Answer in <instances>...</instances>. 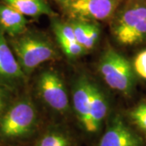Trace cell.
Returning a JSON list of instances; mask_svg holds the SVG:
<instances>
[{
  "label": "cell",
  "instance_id": "obj_15",
  "mask_svg": "<svg viewBox=\"0 0 146 146\" xmlns=\"http://www.w3.org/2000/svg\"><path fill=\"white\" fill-rule=\"evenodd\" d=\"M118 42L123 46H135L146 42V20L126 33Z\"/></svg>",
  "mask_w": 146,
  "mask_h": 146
},
{
  "label": "cell",
  "instance_id": "obj_10",
  "mask_svg": "<svg viewBox=\"0 0 146 146\" xmlns=\"http://www.w3.org/2000/svg\"><path fill=\"white\" fill-rule=\"evenodd\" d=\"M110 103L104 91L94 81L91 86L90 134L98 132L109 113Z\"/></svg>",
  "mask_w": 146,
  "mask_h": 146
},
{
  "label": "cell",
  "instance_id": "obj_5",
  "mask_svg": "<svg viewBox=\"0 0 146 146\" xmlns=\"http://www.w3.org/2000/svg\"><path fill=\"white\" fill-rule=\"evenodd\" d=\"M122 0H70L63 5L69 20L98 22L110 21Z\"/></svg>",
  "mask_w": 146,
  "mask_h": 146
},
{
  "label": "cell",
  "instance_id": "obj_18",
  "mask_svg": "<svg viewBox=\"0 0 146 146\" xmlns=\"http://www.w3.org/2000/svg\"><path fill=\"white\" fill-rule=\"evenodd\" d=\"M54 1H55V2H56L57 3H58L61 7H63V5H65L68 1H70V0H54Z\"/></svg>",
  "mask_w": 146,
  "mask_h": 146
},
{
  "label": "cell",
  "instance_id": "obj_19",
  "mask_svg": "<svg viewBox=\"0 0 146 146\" xmlns=\"http://www.w3.org/2000/svg\"><path fill=\"white\" fill-rule=\"evenodd\" d=\"M3 108V106H1V105H0V113H1V111H2Z\"/></svg>",
  "mask_w": 146,
  "mask_h": 146
},
{
  "label": "cell",
  "instance_id": "obj_8",
  "mask_svg": "<svg viewBox=\"0 0 146 146\" xmlns=\"http://www.w3.org/2000/svg\"><path fill=\"white\" fill-rule=\"evenodd\" d=\"M92 80L84 75H80L73 81L72 102L74 112L81 127L90 134V102Z\"/></svg>",
  "mask_w": 146,
  "mask_h": 146
},
{
  "label": "cell",
  "instance_id": "obj_3",
  "mask_svg": "<svg viewBox=\"0 0 146 146\" xmlns=\"http://www.w3.org/2000/svg\"><path fill=\"white\" fill-rule=\"evenodd\" d=\"M98 71L110 88L129 96L136 86V73L132 64L122 54L110 47L98 63Z\"/></svg>",
  "mask_w": 146,
  "mask_h": 146
},
{
  "label": "cell",
  "instance_id": "obj_1",
  "mask_svg": "<svg viewBox=\"0 0 146 146\" xmlns=\"http://www.w3.org/2000/svg\"><path fill=\"white\" fill-rule=\"evenodd\" d=\"M9 45L26 76L44 63L59 56L54 42L40 31L26 30L19 36L11 37Z\"/></svg>",
  "mask_w": 146,
  "mask_h": 146
},
{
  "label": "cell",
  "instance_id": "obj_4",
  "mask_svg": "<svg viewBox=\"0 0 146 146\" xmlns=\"http://www.w3.org/2000/svg\"><path fill=\"white\" fill-rule=\"evenodd\" d=\"M36 93L48 108L64 115L70 110V98L64 80L55 69H46L36 80Z\"/></svg>",
  "mask_w": 146,
  "mask_h": 146
},
{
  "label": "cell",
  "instance_id": "obj_14",
  "mask_svg": "<svg viewBox=\"0 0 146 146\" xmlns=\"http://www.w3.org/2000/svg\"><path fill=\"white\" fill-rule=\"evenodd\" d=\"M35 146H76V143L67 128L53 125L47 127Z\"/></svg>",
  "mask_w": 146,
  "mask_h": 146
},
{
  "label": "cell",
  "instance_id": "obj_2",
  "mask_svg": "<svg viewBox=\"0 0 146 146\" xmlns=\"http://www.w3.org/2000/svg\"><path fill=\"white\" fill-rule=\"evenodd\" d=\"M39 115L31 98L25 97L14 102L0 116V138L17 141L33 135L38 127Z\"/></svg>",
  "mask_w": 146,
  "mask_h": 146
},
{
  "label": "cell",
  "instance_id": "obj_9",
  "mask_svg": "<svg viewBox=\"0 0 146 146\" xmlns=\"http://www.w3.org/2000/svg\"><path fill=\"white\" fill-rule=\"evenodd\" d=\"M23 72L3 32L0 30V84L17 86L25 81Z\"/></svg>",
  "mask_w": 146,
  "mask_h": 146
},
{
  "label": "cell",
  "instance_id": "obj_6",
  "mask_svg": "<svg viewBox=\"0 0 146 146\" xmlns=\"http://www.w3.org/2000/svg\"><path fill=\"white\" fill-rule=\"evenodd\" d=\"M146 20V0H123L110 20V30L117 42Z\"/></svg>",
  "mask_w": 146,
  "mask_h": 146
},
{
  "label": "cell",
  "instance_id": "obj_17",
  "mask_svg": "<svg viewBox=\"0 0 146 146\" xmlns=\"http://www.w3.org/2000/svg\"><path fill=\"white\" fill-rule=\"evenodd\" d=\"M132 67L136 75L146 80V50L136 54L132 63Z\"/></svg>",
  "mask_w": 146,
  "mask_h": 146
},
{
  "label": "cell",
  "instance_id": "obj_13",
  "mask_svg": "<svg viewBox=\"0 0 146 146\" xmlns=\"http://www.w3.org/2000/svg\"><path fill=\"white\" fill-rule=\"evenodd\" d=\"M25 16L38 18L42 16H55L51 7L45 0H3Z\"/></svg>",
  "mask_w": 146,
  "mask_h": 146
},
{
  "label": "cell",
  "instance_id": "obj_16",
  "mask_svg": "<svg viewBox=\"0 0 146 146\" xmlns=\"http://www.w3.org/2000/svg\"><path fill=\"white\" fill-rule=\"evenodd\" d=\"M132 123L146 136V102L136 105L129 112Z\"/></svg>",
  "mask_w": 146,
  "mask_h": 146
},
{
  "label": "cell",
  "instance_id": "obj_12",
  "mask_svg": "<svg viewBox=\"0 0 146 146\" xmlns=\"http://www.w3.org/2000/svg\"><path fill=\"white\" fill-rule=\"evenodd\" d=\"M70 21L76 42L83 47L85 52L91 50L98 42L101 29L97 22L68 20Z\"/></svg>",
  "mask_w": 146,
  "mask_h": 146
},
{
  "label": "cell",
  "instance_id": "obj_7",
  "mask_svg": "<svg viewBox=\"0 0 146 146\" xmlns=\"http://www.w3.org/2000/svg\"><path fill=\"white\" fill-rule=\"evenodd\" d=\"M98 146H144V142L121 115H116L108 120Z\"/></svg>",
  "mask_w": 146,
  "mask_h": 146
},
{
  "label": "cell",
  "instance_id": "obj_11",
  "mask_svg": "<svg viewBox=\"0 0 146 146\" xmlns=\"http://www.w3.org/2000/svg\"><path fill=\"white\" fill-rule=\"evenodd\" d=\"M26 16L6 3H0V30L11 37L19 36L28 30Z\"/></svg>",
  "mask_w": 146,
  "mask_h": 146
}]
</instances>
